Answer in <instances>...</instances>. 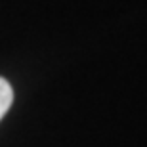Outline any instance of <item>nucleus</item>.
Wrapping results in <instances>:
<instances>
[{
  "instance_id": "1",
  "label": "nucleus",
  "mask_w": 147,
  "mask_h": 147,
  "mask_svg": "<svg viewBox=\"0 0 147 147\" xmlns=\"http://www.w3.org/2000/svg\"><path fill=\"white\" fill-rule=\"evenodd\" d=\"M11 101H13V90H11L10 82L4 80V78L0 76V120H2V117L8 113Z\"/></svg>"
}]
</instances>
